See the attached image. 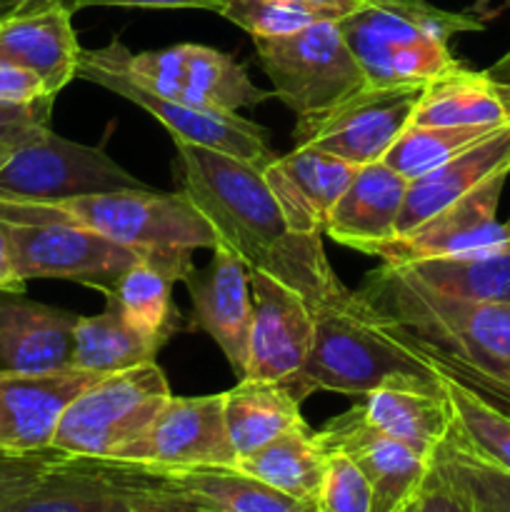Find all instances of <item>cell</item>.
Segmentation results:
<instances>
[{"label": "cell", "mask_w": 510, "mask_h": 512, "mask_svg": "<svg viewBox=\"0 0 510 512\" xmlns=\"http://www.w3.org/2000/svg\"><path fill=\"white\" fill-rule=\"evenodd\" d=\"M180 193L250 270L270 275L308 300L310 308L343 290L323 238L295 233L265 180V165L175 140Z\"/></svg>", "instance_id": "1"}, {"label": "cell", "mask_w": 510, "mask_h": 512, "mask_svg": "<svg viewBox=\"0 0 510 512\" xmlns=\"http://www.w3.org/2000/svg\"><path fill=\"white\" fill-rule=\"evenodd\" d=\"M358 293L430 363L510 410V303L443 295L390 265Z\"/></svg>", "instance_id": "2"}, {"label": "cell", "mask_w": 510, "mask_h": 512, "mask_svg": "<svg viewBox=\"0 0 510 512\" xmlns=\"http://www.w3.org/2000/svg\"><path fill=\"white\" fill-rule=\"evenodd\" d=\"M315 335L305 363L308 390L363 398L398 378H435L430 363L403 333L380 318L358 290L343 288L313 308Z\"/></svg>", "instance_id": "3"}, {"label": "cell", "mask_w": 510, "mask_h": 512, "mask_svg": "<svg viewBox=\"0 0 510 512\" xmlns=\"http://www.w3.org/2000/svg\"><path fill=\"white\" fill-rule=\"evenodd\" d=\"M18 205L35 215L80 225L113 243L138 250H213L218 243L213 228L180 190L178 193H163L153 188L115 190V193L58 200V203Z\"/></svg>", "instance_id": "4"}, {"label": "cell", "mask_w": 510, "mask_h": 512, "mask_svg": "<svg viewBox=\"0 0 510 512\" xmlns=\"http://www.w3.org/2000/svg\"><path fill=\"white\" fill-rule=\"evenodd\" d=\"M85 53L95 63L125 75L160 98L198 108L238 113L240 108H253L273 95L258 88L243 65L235 63L228 53L208 45L183 43L148 53H130L120 40H110L105 48Z\"/></svg>", "instance_id": "5"}, {"label": "cell", "mask_w": 510, "mask_h": 512, "mask_svg": "<svg viewBox=\"0 0 510 512\" xmlns=\"http://www.w3.org/2000/svg\"><path fill=\"white\" fill-rule=\"evenodd\" d=\"M0 230L10 263L23 283L33 278H58L110 290L120 275L150 250L128 248L65 220L45 218L23 205L0 200Z\"/></svg>", "instance_id": "6"}, {"label": "cell", "mask_w": 510, "mask_h": 512, "mask_svg": "<svg viewBox=\"0 0 510 512\" xmlns=\"http://www.w3.org/2000/svg\"><path fill=\"white\" fill-rule=\"evenodd\" d=\"M273 95L298 118L318 115L368 88L338 20H318L280 38H253Z\"/></svg>", "instance_id": "7"}, {"label": "cell", "mask_w": 510, "mask_h": 512, "mask_svg": "<svg viewBox=\"0 0 510 512\" xmlns=\"http://www.w3.org/2000/svg\"><path fill=\"white\" fill-rule=\"evenodd\" d=\"M170 395L155 360L100 375L65 410L53 448L85 458H115L153 423Z\"/></svg>", "instance_id": "8"}, {"label": "cell", "mask_w": 510, "mask_h": 512, "mask_svg": "<svg viewBox=\"0 0 510 512\" xmlns=\"http://www.w3.org/2000/svg\"><path fill=\"white\" fill-rule=\"evenodd\" d=\"M138 188L148 185L115 163L105 150L70 143L53 130L15 148L0 168V200L10 203H58Z\"/></svg>", "instance_id": "9"}, {"label": "cell", "mask_w": 510, "mask_h": 512, "mask_svg": "<svg viewBox=\"0 0 510 512\" xmlns=\"http://www.w3.org/2000/svg\"><path fill=\"white\" fill-rule=\"evenodd\" d=\"M423 88L425 85H368L323 113L298 118L293 130L295 145H315L355 168L378 163L413 123Z\"/></svg>", "instance_id": "10"}, {"label": "cell", "mask_w": 510, "mask_h": 512, "mask_svg": "<svg viewBox=\"0 0 510 512\" xmlns=\"http://www.w3.org/2000/svg\"><path fill=\"white\" fill-rule=\"evenodd\" d=\"M160 490L168 488L155 465L63 455L3 512H138Z\"/></svg>", "instance_id": "11"}, {"label": "cell", "mask_w": 510, "mask_h": 512, "mask_svg": "<svg viewBox=\"0 0 510 512\" xmlns=\"http://www.w3.org/2000/svg\"><path fill=\"white\" fill-rule=\"evenodd\" d=\"M253 325H250L248 365L240 380L278 383L303 403L310 395L303 380L313 348L315 320L308 300L280 280L250 270Z\"/></svg>", "instance_id": "12"}, {"label": "cell", "mask_w": 510, "mask_h": 512, "mask_svg": "<svg viewBox=\"0 0 510 512\" xmlns=\"http://www.w3.org/2000/svg\"><path fill=\"white\" fill-rule=\"evenodd\" d=\"M75 78L100 85V88L110 90V93L120 95V98L148 110L155 120H160L170 130L173 140L220 150V153H228L233 158L248 160V163L255 165H268L278 155L270 148L268 130L260 128L253 120L243 118L238 113H223V110H208L198 108V105L160 98V95L135 85L125 75L95 63L85 50L80 53Z\"/></svg>", "instance_id": "13"}, {"label": "cell", "mask_w": 510, "mask_h": 512, "mask_svg": "<svg viewBox=\"0 0 510 512\" xmlns=\"http://www.w3.org/2000/svg\"><path fill=\"white\" fill-rule=\"evenodd\" d=\"M115 458L160 468H235L238 455L225 430L223 393L170 395L153 423Z\"/></svg>", "instance_id": "14"}, {"label": "cell", "mask_w": 510, "mask_h": 512, "mask_svg": "<svg viewBox=\"0 0 510 512\" xmlns=\"http://www.w3.org/2000/svg\"><path fill=\"white\" fill-rule=\"evenodd\" d=\"M508 175L488 180L473 193L463 195L415 225L408 233L393 235L378 245H370L363 255L380 258L385 265H408L415 260L450 258V255L475 253L510 240V218L498 223V203Z\"/></svg>", "instance_id": "15"}, {"label": "cell", "mask_w": 510, "mask_h": 512, "mask_svg": "<svg viewBox=\"0 0 510 512\" xmlns=\"http://www.w3.org/2000/svg\"><path fill=\"white\" fill-rule=\"evenodd\" d=\"M318 438L328 453H343L358 465L373 493V512L403 510L428 473L430 458L375 430L355 405L330 418Z\"/></svg>", "instance_id": "16"}, {"label": "cell", "mask_w": 510, "mask_h": 512, "mask_svg": "<svg viewBox=\"0 0 510 512\" xmlns=\"http://www.w3.org/2000/svg\"><path fill=\"white\" fill-rule=\"evenodd\" d=\"M98 378L75 365L48 373L0 370V448L13 453L53 448L65 410Z\"/></svg>", "instance_id": "17"}, {"label": "cell", "mask_w": 510, "mask_h": 512, "mask_svg": "<svg viewBox=\"0 0 510 512\" xmlns=\"http://www.w3.org/2000/svg\"><path fill=\"white\" fill-rule=\"evenodd\" d=\"M338 25L363 73L400 45L420 40L450 43L458 33L483 30V20L473 13L443 10L428 0H363Z\"/></svg>", "instance_id": "18"}, {"label": "cell", "mask_w": 510, "mask_h": 512, "mask_svg": "<svg viewBox=\"0 0 510 512\" xmlns=\"http://www.w3.org/2000/svg\"><path fill=\"white\" fill-rule=\"evenodd\" d=\"M185 285L193 300L195 325L218 343L233 373L243 378L253 325L250 268L233 248L218 240L208 268L193 270Z\"/></svg>", "instance_id": "19"}, {"label": "cell", "mask_w": 510, "mask_h": 512, "mask_svg": "<svg viewBox=\"0 0 510 512\" xmlns=\"http://www.w3.org/2000/svg\"><path fill=\"white\" fill-rule=\"evenodd\" d=\"M355 165L315 145H295L265 165V180L283 208L290 228L300 235L323 238L330 210L355 175Z\"/></svg>", "instance_id": "20"}, {"label": "cell", "mask_w": 510, "mask_h": 512, "mask_svg": "<svg viewBox=\"0 0 510 512\" xmlns=\"http://www.w3.org/2000/svg\"><path fill=\"white\" fill-rule=\"evenodd\" d=\"M193 270V250H150L120 275L115 288L108 290L130 328L155 350L163 348L178 328L180 313L170 295L173 285L185 283Z\"/></svg>", "instance_id": "21"}, {"label": "cell", "mask_w": 510, "mask_h": 512, "mask_svg": "<svg viewBox=\"0 0 510 512\" xmlns=\"http://www.w3.org/2000/svg\"><path fill=\"white\" fill-rule=\"evenodd\" d=\"M365 420L415 453L433 458L453 425V410L435 378H398L355 400Z\"/></svg>", "instance_id": "22"}, {"label": "cell", "mask_w": 510, "mask_h": 512, "mask_svg": "<svg viewBox=\"0 0 510 512\" xmlns=\"http://www.w3.org/2000/svg\"><path fill=\"white\" fill-rule=\"evenodd\" d=\"M80 315L0 293V370L48 373L73 365V333Z\"/></svg>", "instance_id": "23"}, {"label": "cell", "mask_w": 510, "mask_h": 512, "mask_svg": "<svg viewBox=\"0 0 510 512\" xmlns=\"http://www.w3.org/2000/svg\"><path fill=\"white\" fill-rule=\"evenodd\" d=\"M408 183L410 180L390 168L385 160L360 165L345 193L330 210L325 235L358 253L390 240L398 233Z\"/></svg>", "instance_id": "24"}, {"label": "cell", "mask_w": 510, "mask_h": 512, "mask_svg": "<svg viewBox=\"0 0 510 512\" xmlns=\"http://www.w3.org/2000/svg\"><path fill=\"white\" fill-rule=\"evenodd\" d=\"M80 53L68 5L0 18V60L40 75L53 98L75 78Z\"/></svg>", "instance_id": "25"}, {"label": "cell", "mask_w": 510, "mask_h": 512, "mask_svg": "<svg viewBox=\"0 0 510 512\" xmlns=\"http://www.w3.org/2000/svg\"><path fill=\"white\" fill-rule=\"evenodd\" d=\"M498 175H510V125L485 135L483 140L465 148L440 168L410 180L395 235L408 233L430 215L448 208L450 203L473 193Z\"/></svg>", "instance_id": "26"}, {"label": "cell", "mask_w": 510, "mask_h": 512, "mask_svg": "<svg viewBox=\"0 0 510 512\" xmlns=\"http://www.w3.org/2000/svg\"><path fill=\"white\" fill-rule=\"evenodd\" d=\"M410 125L503 128L510 125V83L460 63L425 83Z\"/></svg>", "instance_id": "27"}, {"label": "cell", "mask_w": 510, "mask_h": 512, "mask_svg": "<svg viewBox=\"0 0 510 512\" xmlns=\"http://www.w3.org/2000/svg\"><path fill=\"white\" fill-rule=\"evenodd\" d=\"M165 488L220 512H320L318 500H300L238 468H160Z\"/></svg>", "instance_id": "28"}, {"label": "cell", "mask_w": 510, "mask_h": 512, "mask_svg": "<svg viewBox=\"0 0 510 512\" xmlns=\"http://www.w3.org/2000/svg\"><path fill=\"white\" fill-rule=\"evenodd\" d=\"M223 415L238 460L305 423L298 400L283 385L268 380H240L223 393Z\"/></svg>", "instance_id": "29"}, {"label": "cell", "mask_w": 510, "mask_h": 512, "mask_svg": "<svg viewBox=\"0 0 510 512\" xmlns=\"http://www.w3.org/2000/svg\"><path fill=\"white\" fill-rule=\"evenodd\" d=\"M328 458L330 453L320 443L318 430L300 423L250 453L248 458H240L235 468L273 485L280 493L300 500H318Z\"/></svg>", "instance_id": "30"}, {"label": "cell", "mask_w": 510, "mask_h": 512, "mask_svg": "<svg viewBox=\"0 0 510 512\" xmlns=\"http://www.w3.org/2000/svg\"><path fill=\"white\" fill-rule=\"evenodd\" d=\"M390 268L410 275L425 288L453 295V298L510 303V240L493 248L475 250V253L415 260V263L390 265Z\"/></svg>", "instance_id": "31"}, {"label": "cell", "mask_w": 510, "mask_h": 512, "mask_svg": "<svg viewBox=\"0 0 510 512\" xmlns=\"http://www.w3.org/2000/svg\"><path fill=\"white\" fill-rule=\"evenodd\" d=\"M105 310L80 315L73 333V365L90 373L108 375L135 365L153 363L158 350L140 338L120 313L113 295L105 290Z\"/></svg>", "instance_id": "32"}, {"label": "cell", "mask_w": 510, "mask_h": 512, "mask_svg": "<svg viewBox=\"0 0 510 512\" xmlns=\"http://www.w3.org/2000/svg\"><path fill=\"white\" fill-rule=\"evenodd\" d=\"M438 385L453 410V430L475 455L510 473V415L485 395L438 368Z\"/></svg>", "instance_id": "33"}, {"label": "cell", "mask_w": 510, "mask_h": 512, "mask_svg": "<svg viewBox=\"0 0 510 512\" xmlns=\"http://www.w3.org/2000/svg\"><path fill=\"white\" fill-rule=\"evenodd\" d=\"M498 128H448V125H408L385 155V163L408 180L420 178L430 170L440 168L483 140Z\"/></svg>", "instance_id": "34"}, {"label": "cell", "mask_w": 510, "mask_h": 512, "mask_svg": "<svg viewBox=\"0 0 510 512\" xmlns=\"http://www.w3.org/2000/svg\"><path fill=\"white\" fill-rule=\"evenodd\" d=\"M218 15L243 28L253 38H280V35L298 33L318 20H340L328 10L308 8L290 0H225Z\"/></svg>", "instance_id": "35"}, {"label": "cell", "mask_w": 510, "mask_h": 512, "mask_svg": "<svg viewBox=\"0 0 510 512\" xmlns=\"http://www.w3.org/2000/svg\"><path fill=\"white\" fill-rule=\"evenodd\" d=\"M440 455L450 463V468L458 473L465 488L473 493L475 503L493 512H510V473L495 468L488 460L475 455L463 440L455 435L453 425L445 435L443 443L438 445Z\"/></svg>", "instance_id": "36"}, {"label": "cell", "mask_w": 510, "mask_h": 512, "mask_svg": "<svg viewBox=\"0 0 510 512\" xmlns=\"http://www.w3.org/2000/svg\"><path fill=\"white\" fill-rule=\"evenodd\" d=\"M410 512H478L473 493L465 488L448 460L435 450L430 458L428 473L408 503Z\"/></svg>", "instance_id": "37"}, {"label": "cell", "mask_w": 510, "mask_h": 512, "mask_svg": "<svg viewBox=\"0 0 510 512\" xmlns=\"http://www.w3.org/2000/svg\"><path fill=\"white\" fill-rule=\"evenodd\" d=\"M320 512H373V493L358 465L343 453H330L323 488L318 495Z\"/></svg>", "instance_id": "38"}, {"label": "cell", "mask_w": 510, "mask_h": 512, "mask_svg": "<svg viewBox=\"0 0 510 512\" xmlns=\"http://www.w3.org/2000/svg\"><path fill=\"white\" fill-rule=\"evenodd\" d=\"M63 450L48 448L35 453H13L0 448V512L8 510L15 500L23 498L53 463H58Z\"/></svg>", "instance_id": "39"}, {"label": "cell", "mask_w": 510, "mask_h": 512, "mask_svg": "<svg viewBox=\"0 0 510 512\" xmlns=\"http://www.w3.org/2000/svg\"><path fill=\"white\" fill-rule=\"evenodd\" d=\"M55 98L35 103H0V143H28L50 130Z\"/></svg>", "instance_id": "40"}, {"label": "cell", "mask_w": 510, "mask_h": 512, "mask_svg": "<svg viewBox=\"0 0 510 512\" xmlns=\"http://www.w3.org/2000/svg\"><path fill=\"white\" fill-rule=\"evenodd\" d=\"M43 98H53V95L48 93L40 75L8 60H0V103H35Z\"/></svg>", "instance_id": "41"}, {"label": "cell", "mask_w": 510, "mask_h": 512, "mask_svg": "<svg viewBox=\"0 0 510 512\" xmlns=\"http://www.w3.org/2000/svg\"><path fill=\"white\" fill-rule=\"evenodd\" d=\"M95 5H108V8H195V10H213L218 13L225 0H73V10L95 8Z\"/></svg>", "instance_id": "42"}, {"label": "cell", "mask_w": 510, "mask_h": 512, "mask_svg": "<svg viewBox=\"0 0 510 512\" xmlns=\"http://www.w3.org/2000/svg\"><path fill=\"white\" fill-rule=\"evenodd\" d=\"M138 512H220L188 498V495L173 493V490H160V493L148 495L140 505Z\"/></svg>", "instance_id": "43"}, {"label": "cell", "mask_w": 510, "mask_h": 512, "mask_svg": "<svg viewBox=\"0 0 510 512\" xmlns=\"http://www.w3.org/2000/svg\"><path fill=\"white\" fill-rule=\"evenodd\" d=\"M50 5H68V8L73 10V0H0V18H10V15H20V13H33V10L50 8Z\"/></svg>", "instance_id": "44"}, {"label": "cell", "mask_w": 510, "mask_h": 512, "mask_svg": "<svg viewBox=\"0 0 510 512\" xmlns=\"http://www.w3.org/2000/svg\"><path fill=\"white\" fill-rule=\"evenodd\" d=\"M290 3H300V5H308V8L328 10V13H335L338 18H343V15H348L350 10H355L358 5H363V0H290Z\"/></svg>", "instance_id": "45"}, {"label": "cell", "mask_w": 510, "mask_h": 512, "mask_svg": "<svg viewBox=\"0 0 510 512\" xmlns=\"http://www.w3.org/2000/svg\"><path fill=\"white\" fill-rule=\"evenodd\" d=\"M488 73L495 75L498 80H505V83H510V50L503 55V58L498 60V63L493 65V68L488 70Z\"/></svg>", "instance_id": "46"}, {"label": "cell", "mask_w": 510, "mask_h": 512, "mask_svg": "<svg viewBox=\"0 0 510 512\" xmlns=\"http://www.w3.org/2000/svg\"><path fill=\"white\" fill-rule=\"evenodd\" d=\"M15 148H20V145L18 143H0V168L8 163V158L13 155Z\"/></svg>", "instance_id": "47"}, {"label": "cell", "mask_w": 510, "mask_h": 512, "mask_svg": "<svg viewBox=\"0 0 510 512\" xmlns=\"http://www.w3.org/2000/svg\"><path fill=\"white\" fill-rule=\"evenodd\" d=\"M478 512H493V510H488V508H483V505H478Z\"/></svg>", "instance_id": "48"}, {"label": "cell", "mask_w": 510, "mask_h": 512, "mask_svg": "<svg viewBox=\"0 0 510 512\" xmlns=\"http://www.w3.org/2000/svg\"><path fill=\"white\" fill-rule=\"evenodd\" d=\"M398 512H410V510H408V505H405V508H403V510H398Z\"/></svg>", "instance_id": "49"}]
</instances>
